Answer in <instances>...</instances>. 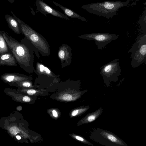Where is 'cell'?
<instances>
[{
  "instance_id": "cell-27",
  "label": "cell",
  "mask_w": 146,
  "mask_h": 146,
  "mask_svg": "<svg viewBox=\"0 0 146 146\" xmlns=\"http://www.w3.org/2000/svg\"><path fill=\"white\" fill-rule=\"evenodd\" d=\"M136 1H139V0H136Z\"/></svg>"
},
{
  "instance_id": "cell-1",
  "label": "cell",
  "mask_w": 146,
  "mask_h": 146,
  "mask_svg": "<svg viewBox=\"0 0 146 146\" xmlns=\"http://www.w3.org/2000/svg\"><path fill=\"white\" fill-rule=\"evenodd\" d=\"M129 2V0L125 2L106 1L85 5L82 6L81 8L90 13L108 19H112L113 16L117 14L119 9L127 5Z\"/></svg>"
},
{
  "instance_id": "cell-4",
  "label": "cell",
  "mask_w": 146,
  "mask_h": 146,
  "mask_svg": "<svg viewBox=\"0 0 146 146\" xmlns=\"http://www.w3.org/2000/svg\"><path fill=\"white\" fill-rule=\"evenodd\" d=\"M119 59H115L100 67V74L104 81L109 83L110 81H116L121 72Z\"/></svg>"
},
{
  "instance_id": "cell-3",
  "label": "cell",
  "mask_w": 146,
  "mask_h": 146,
  "mask_svg": "<svg viewBox=\"0 0 146 146\" xmlns=\"http://www.w3.org/2000/svg\"><path fill=\"white\" fill-rule=\"evenodd\" d=\"M3 35L8 48L19 65L26 66L29 60V54L26 47L18 42L5 31H3Z\"/></svg>"
},
{
  "instance_id": "cell-15",
  "label": "cell",
  "mask_w": 146,
  "mask_h": 146,
  "mask_svg": "<svg viewBox=\"0 0 146 146\" xmlns=\"http://www.w3.org/2000/svg\"><path fill=\"white\" fill-rule=\"evenodd\" d=\"M59 56L60 58L61 59L64 58L65 55V53L64 51L61 50L59 51L58 53Z\"/></svg>"
},
{
  "instance_id": "cell-22",
  "label": "cell",
  "mask_w": 146,
  "mask_h": 146,
  "mask_svg": "<svg viewBox=\"0 0 146 146\" xmlns=\"http://www.w3.org/2000/svg\"><path fill=\"white\" fill-rule=\"evenodd\" d=\"M44 66L42 65H40V70L41 72H42L44 70Z\"/></svg>"
},
{
  "instance_id": "cell-26",
  "label": "cell",
  "mask_w": 146,
  "mask_h": 146,
  "mask_svg": "<svg viewBox=\"0 0 146 146\" xmlns=\"http://www.w3.org/2000/svg\"><path fill=\"white\" fill-rule=\"evenodd\" d=\"M2 54L1 52V51L0 49V54Z\"/></svg>"
},
{
  "instance_id": "cell-8",
  "label": "cell",
  "mask_w": 146,
  "mask_h": 146,
  "mask_svg": "<svg viewBox=\"0 0 146 146\" xmlns=\"http://www.w3.org/2000/svg\"><path fill=\"white\" fill-rule=\"evenodd\" d=\"M21 74L16 73H8L2 74L1 77L4 81L8 82L22 81L26 79V77Z\"/></svg>"
},
{
  "instance_id": "cell-9",
  "label": "cell",
  "mask_w": 146,
  "mask_h": 146,
  "mask_svg": "<svg viewBox=\"0 0 146 146\" xmlns=\"http://www.w3.org/2000/svg\"><path fill=\"white\" fill-rule=\"evenodd\" d=\"M50 1L57 6L59 7L63 11L66 16L73 18H77L83 21H87L85 18L80 15L72 10L64 7L54 1Z\"/></svg>"
},
{
  "instance_id": "cell-18",
  "label": "cell",
  "mask_w": 146,
  "mask_h": 146,
  "mask_svg": "<svg viewBox=\"0 0 146 146\" xmlns=\"http://www.w3.org/2000/svg\"><path fill=\"white\" fill-rule=\"evenodd\" d=\"M22 84L23 86L25 87H29L31 86L30 83L27 82H23Z\"/></svg>"
},
{
  "instance_id": "cell-24",
  "label": "cell",
  "mask_w": 146,
  "mask_h": 146,
  "mask_svg": "<svg viewBox=\"0 0 146 146\" xmlns=\"http://www.w3.org/2000/svg\"><path fill=\"white\" fill-rule=\"evenodd\" d=\"M11 3H13L15 1V0H7Z\"/></svg>"
},
{
  "instance_id": "cell-20",
  "label": "cell",
  "mask_w": 146,
  "mask_h": 146,
  "mask_svg": "<svg viewBox=\"0 0 146 146\" xmlns=\"http://www.w3.org/2000/svg\"><path fill=\"white\" fill-rule=\"evenodd\" d=\"M75 138L76 139L78 140L81 141H84V139L82 137H81L80 136H76L75 137Z\"/></svg>"
},
{
  "instance_id": "cell-19",
  "label": "cell",
  "mask_w": 146,
  "mask_h": 146,
  "mask_svg": "<svg viewBox=\"0 0 146 146\" xmlns=\"http://www.w3.org/2000/svg\"><path fill=\"white\" fill-rule=\"evenodd\" d=\"M78 110H75L72 111L71 114L72 116H75L78 113Z\"/></svg>"
},
{
  "instance_id": "cell-10",
  "label": "cell",
  "mask_w": 146,
  "mask_h": 146,
  "mask_svg": "<svg viewBox=\"0 0 146 146\" xmlns=\"http://www.w3.org/2000/svg\"><path fill=\"white\" fill-rule=\"evenodd\" d=\"M5 18L9 27L15 33L19 34L21 31L19 23L14 17L8 14H6Z\"/></svg>"
},
{
  "instance_id": "cell-13",
  "label": "cell",
  "mask_w": 146,
  "mask_h": 146,
  "mask_svg": "<svg viewBox=\"0 0 146 146\" xmlns=\"http://www.w3.org/2000/svg\"><path fill=\"white\" fill-rule=\"evenodd\" d=\"M103 135L111 141L117 144L123 145V143L114 135L106 132H104Z\"/></svg>"
},
{
  "instance_id": "cell-11",
  "label": "cell",
  "mask_w": 146,
  "mask_h": 146,
  "mask_svg": "<svg viewBox=\"0 0 146 146\" xmlns=\"http://www.w3.org/2000/svg\"><path fill=\"white\" fill-rule=\"evenodd\" d=\"M3 31H0V49L2 54L8 52V46L3 35Z\"/></svg>"
},
{
  "instance_id": "cell-7",
  "label": "cell",
  "mask_w": 146,
  "mask_h": 146,
  "mask_svg": "<svg viewBox=\"0 0 146 146\" xmlns=\"http://www.w3.org/2000/svg\"><path fill=\"white\" fill-rule=\"evenodd\" d=\"M17 62L12 53L9 51L0 54V65L16 66Z\"/></svg>"
},
{
  "instance_id": "cell-5",
  "label": "cell",
  "mask_w": 146,
  "mask_h": 146,
  "mask_svg": "<svg viewBox=\"0 0 146 146\" xmlns=\"http://www.w3.org/2000/svg\"><path fill=\"white\" fill-rule=\"evenodd\" d=\"M83 38L89 40H94L97 46L98 49L102 50L106 45L112 41L118 38L117 35L115 34L106 33H93L83 35Z\"/></svg>"
},
{
  "instance_id": "cell-16",
  "label": "cell",
  "mask_w": 146,
  "mask_h": 146,
  "mask_svg": "<svg viewBox=\"0 0 146 146\" xmlns=\"http://www.w3.org/2000/svg\"><path fill=\"white\" fill-rule=\"evenodd\" d=\"M23 100L25 102H29L31 101V99L28 96H25L23 98Z\"/></svg>"
},
{
  "instance_id": "cell-17",
  "label": "cell",
  "mask_w": 146,
  "mask_h": 146,
  "mask_svg": "<svg viewBox=\"0 0 146 146\" xmlns=\"http://www.w3.org/2000/svg\"><path fill=\"white\" fill-rule=\"evenodd\" d=\"M36 92V91L34 90H29L27 91V93L29 95H33L35 94Z\"/></svg>"
},
{
  "instance_id": "cell-14",
  "label": "cell",
  "mask_w": 146,
  "mask_h": 146,
  "mask_svg": "<svg viewBox=\"0 0 146 146\" xmlns=\"http://www.w3.org/2000/svg\"><path fill=\"white\" fill-rule=\"evenodd\" d=\"M63 99L65 101H70L72 99V97L70 94H64L62 96Z\"/></svg>"
},
{
  "instance_id": "cell-6",
  "label": "cell",
  "mask_w": 146,
  "mask_h": 146,
  "mask_svg": "<svg viewBox=\"0 0 146 146\" xmlns=\"http://www.w3.org/2000/svg\"><path fill=\"white\" fill-rule=\"evenodd\" d=\"M35 3L36 7V10L45 16H46V14H49L67 20H70L65 14L53 9L43 0H36Z\"/></svg>"
},
{
  "instance_id": "cell-25",
  "label": "cell",
  "mask_w": 146,
  "mask_h": 146,
  "mask_svg": "<svg viewBox=\"0 0 146 146\" xmlns=\"http://www.w3.org/2000/svg\"><path fill=\"white\" fill-rule=\"evenodd\" d=\"M17 139L18 140H20L21 139V137L19 135H17L16 136Z\"/></svg>"
},
{
  "instance_id": "cell-21",
  "label": "cell",
  "mask_w": 146,
  "mask_h": 146,
  "mask_svg": "<svg viewBox=\"0 0 146 146\" xmlns=\"http://www.w3.org/2000/svg\"><path fill=\"white\" fill-rule=\"evenodd\" d=\"M52 114L55 117H58V114L55 110H53L52 111Z\"/></svg>"
},
{
  "instance_id": "cell-23",
  "label": "cell",
  "mask_w": 146,
  "mask_h": 146,
  "mask_svg": "<svg viewBox=\"0 0 146 146\" xmlns=\"http://www.w3.org/2000/svg\"><path fill=\"white\" fill-rule=\"evenodd\" d=\"M44 70L46 73L48 74H49L50 72V71L49 69L46 67H44Z\"/></svg>"
},
{
  "instance_id": "cell-12",
  "label": "cell",
  "mask_w": 146,
  "mask_h": 146,
  "mask_svg": "<svg viewBox=\"0 0 146 146\" xmlns=\"http://www.w3.org/2000/svg\"><path fill=\"white\" fill-rule=\"evenodd\" d=\"M141 17L139 20L138 23L140 25V26L143 33H146V9L143 12Z\"/></svg>"
},
{
  "instance_id": "cell-2",
  "label": "cell",
  "mask_w": 146,
  "mask_h": 146,
  "mask_svg": "<svg viewBox=\"0 0 146 146\" xmlns=\"http://www.w3.org/2000/svg\"><path fill=\"white\" fill-rule=\"evenodd\" d=\"M131 52V65L138 67L146 62V33L139 35L128 52Z\"/></svg>"
}]
</instances>
